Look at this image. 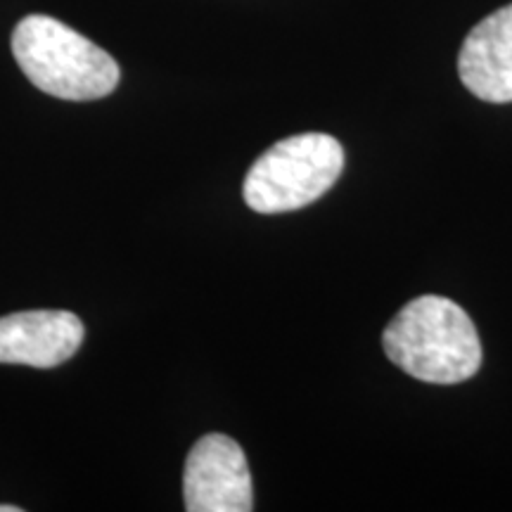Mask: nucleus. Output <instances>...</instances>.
I'll list each match as a JSON object with an SVG mask.
<instances>
[{"instance_id":"f257e3e1","label":"nucleus","mask_w":512,"mask_h":512,"mask_svg":"<svg viewBox=\"0 0 512 512\" xmlns=\"http://www.w3.org/2000/svg\"><path fill=\"white\" fill-rule=\"evenodd\" d=\"M384 354L415 380L460 384L482 366V342L463 306L437 294L413 299L382 335Z\"/></svg>"},{"instance_id":"f03ea898","label":"nucleus","mask_w":512,"mask_h":512,"mask_svg":"<svg viewBox=\"0 0 512 512\" xmlns=\"http://www.w3.org/2000/svg\"><path fill=\"white\" fill-rule=\"evenodd\" d=\"M12 55L38 91L60 100H100L119 86L114 57L55 17H24L12 31Z\"/></svg>"},{"instance_id":"7ed1b4c3","label":"nucleus","mask_w":512,"mask_h":512,"mask_svg":"<svg viewBox=\"0 0 512 512\" xmlns=\"http://www.w3.org/2000/svg\"><path fill=\"white\" fill-rule=\"evenodd\" d=\"M344 171V150L328 133H302L275 143L256 159L242 185L249 209L285 214L313 204Z\"/></svg>"},{"instance_id":"20e7f679","label":"nucleus","mask_w":512,"mask_h":512,"mask_svg":"<svg viewBox=\"0 0 512 512\" xmlns=\"http://www.w3.org/2000/svg\"><path fill=\"white\" fill-rule=\"evenodd\" d=\"M183 498L188 512H249L252 475L240 444L226 434H207L185 460Z\"/></svg>"},{"instance_id":"39448f33","label":"nucleus","mask_w":512,"mask_h":512,"mask_svg":"<svg viewBox=\"0 0 512 512\" xmlns=\"http://www.w3.org/2000/svg\"><path fill=\"white\" fill-rule=\"evenodd\" d=\"M83 342V323L69 311H19L0 318V363L55 368Z\"/></svg>"},{"instance_id":"423d86ee","label":"nucleus","mask_w":512,"mask_h":512,"mask_svg":"<svg viewBox=\"0 0 512 512\" xmlns=\"http://www.w3.org/2000/svg\"><path fill=\"white\" fill-rule=\"evenodd\" d=\"M460 81L475 98L512 102V3L475 24L458 55Z\"/></svg>"},{"instance_id":"0eeeda50","label":"nucleus","mask_w":512,"mask_h":512,"mask_svg":"<svg viewBox=\"0 0 512 512\" xmlns=\"http://www.w3.org/2000/svg\"><path fill=\"white\" fill-rule=\"evenodd\" d=\"M0 512H22V508H17V505H0Z\"/></svg>"}]
</instances>
